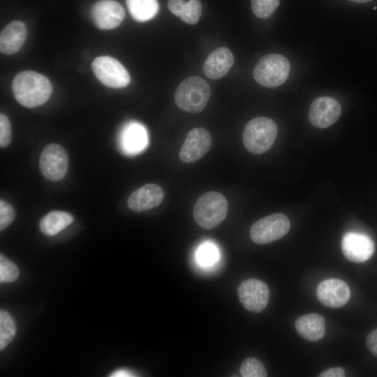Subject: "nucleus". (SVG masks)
<instances>
[{"mask_svg": "<svg viewBox=\"0 0 377 377\" xmlns=\"http://www.w3.org/2000/svg\"><path fill=\"white\" fill-rule=\"evenodd\" d=\"M212 137L206 129L198 127L191 129L186 135L179 150L180 160L191 163L202 158L210 149Z\"/></svg>", "mask_w": 377, "mask_h": 377, "instance_id": "obj_10", "label": "nucleus"}, {"mask_svg": "<svg viewBox=\"0 0 377 377\" xmlns=\"http://www.w3.org/2000/svg\"><path fill=\"white\" fill-rule=\"evenodd\" d=\"M12 140L11 124L8 118L3 113L0 114V146L1 148L8 146Z\"/></svg>", "mask_w": 377, "mask_h": 377, "instance_id": "obj_28", "label": "nucleus"}, {"mask_svg": "<svg viewBox=\"0 0 377 377\" xmlns=\"http://www.w3.org/2000/svg\"><path fill=\"white\" fill-rule=\"evenodd\" d=\"M320 377H343L345 376V371L341 367H332L323 371Z\"/></svg>", "mask_w": 377, "mask_h": 377, "instance_id": "obj_32", "label": "nucleus"}, {"mask_svg": "<svg viewBox=\"0 0 377 377\" xmlns=\"http://www.w3.org/2000/svg\"><path fill=\"white\" fill-rule=\"evenodd\" d=\"M96 77L105 86L123 88L131 82L126 68L116 59L108 56L96 57L91 64Z\"/></svg>", "mask_w": 377, "mask_h": 377, "instance_id": "obj_7", "label": "nucleus"}, {"mask_svg": "<svg viewBox=\"0 0 377 377\" xmlns=\"http://www.w3.org/2000/svg\"><path fill=\"white\" fill-rule=\"evenodd\" d=\"M295 329L304 339L317 341L325 334V325L323 317L318 313H308L299 317L295 322Z\"/></svg>", "mask_w": 377, "mask_h": 377, "instance_id": "obj_19", "label": "nucleus"}, {"mask_svg": "<svg viewBox=\"0 0 377 377\" xmlns=\"http://www.w3.org/2000/svg\"><path fill=\"white\" fill-rule=\"evenodd\" d=\"M12 89L20 105L33 108L44 104L50 98L52 87L45 75L33 71H24L14 77Z\"/></svg>", "mask_w": 377, "mask_h": 377, "instance_id": "obj_1", "label": "nucleus"}, {"mask_svg": "<svg viewBox=\"0 0 377 377\" xmlns=\"http://www.w3.org/2000/svg\"><path fill=\"white\" fill-rule=\"evenodd\" d=\"M226 198L216 191L205 193L196 200L193 215L196 223L202 228L212 230L226 219L228 214Z\"/></svg>", "mask_w": 377, "mask_h": 377, "instance_id": "obj_2", "label": "nucleus"}, {"mask_svg": "<svg viewBox=\"0 0 377 377\" xmlns=\"http://www.w3.org/2000/svg\"><path fill=\"white\" fill-rule=\"evenodd\" d=\"M239 302L249 311L259 313L267 306L269 299L268 286L257 279L243 281L237 288Z\"/></svg>", "mask_w": 377, "mask_h": 377, "instance_id": "obj_9", "label": "nucleus"}, {"mask_svg": "<svg viewBox=\"0 0 377 377\" xmlns=\"http://www.w3.org/2000/svg\"><path fill=\"white\" fill-rule=\"evenodd\" d=\"M201 13V2L199 0H190L186 3L180 18L185 23L195 24L198 22Z\"/></svg>", "mask_w": 377, "mask_h": 377, "instance_id": "obj_26", "label": "nucleus"}, {"mask_svg": "<svg viewBox=\"0 0 377 377\" xmlns=\"http://www.w3.org/2000/svg\"><path fill=\"white\" fill-rule=\"evenodd\" d=\"M341 249L344 256L350 261L362 263L369 260L374 252V243L367 235L349 232L341 241Z\"/></svg>", "mask_w": 377, "mask_h": 377, "instance_id": "obj_13", "label": "nucleus"}, {"mask_svg": "<svg viewBox=\"0 0 377 377\" xmlns=\"http://www.w3.org/2000/svg\"><path fill=\"white\" fill-rule=\"evenodd\" d=\"M316 295L323 305L330 308H339L348 302L350 292L348 286L343 281L330 279L318 285Z\"/></svg>", "mask_w": 377, "mask_h": 377, "instance_id": "obj_14", "label": "nucleus"}, {"mask_svg": "<svg viewBox=\"0 0 377 377\" xmlns=\"http://www.w3.org/2000/svg\"><path fill=\"white\" fill-rule=\"evenodd\" d=\"M234 64L231 51L221 47L212 52L203 65V72L209 79L217 80L225 76Z\"/></svg>", "mask_w": 377, "mask_h": 377, "instance_id": "obj_16", "label": "nucleus"}, {"mask_svg": "<svg viewBox=\"0 0 377 377\" xmlns=\"http://www.w3.org/2000/svg\"><path fill=\"white\" fill-rule=\"evenodd\" d=\"M15 219V210L13 207L4 201L0 200V230L7 228Z\"/></svg>", "mask_w": 377, "mask_h": 377, "instance_id": "obj_29", "label": "nucleus"}, {"mask_svg": "<svg viewBox=\"0 0 377 377\" xmlns=\"http://www.w3.org/2000/svg\"><path fill=\"white\" fill-rule=\"evenodd\" d=\"M16 325L11 315L6 311H0V350L4 349L13 339Z\"/></svg>", "mask_w": 377, "mask_h": 377, "instance_id": "obj_22", "label": "nucleus"}, {"mask_svg": "<svg viewBox=\"0 0 377 377\" xmlns=\"http://www.w3.org/2000/svg\"><path fill=\"white\" fill-rule=\"evenodd\" d=\"M290 71V64L286 57L279 54H268L258 61L253 75L259 84L275 88L286 81Z\"/></svg>", "mask_w": 377, "mask_h": 377, "instance_id": "obj_5", "label": "nucleus"}, {"mask_svg": "<svg viewBox=\"0 0 377 377\" xmlns=\"http://www.w3.org/2000/svg\"><path fill=\"white\" fill-rule=\"evenodd\" d=\"M210 95L208 83L198 76H191L179 84L175 93V101L182 110L198 113L206 107Z\"/></svg>", "mask_w": 377, "mask_h": 377, "instance_id": "obj_3", "label": "nucleus"}, {"mask_svg": "<svg viewBox=\"0 0 377 377\" xmlns=\"http://www.w3.org/2000/svg\"><path fill=\"white\" fill-rule=\"evenodd\" d=\"M68 167V154L61 145H47L42 151L39 158L40 172L47 179L57 182L66 174Z\"/></svg>", "mask_w": 377, "mask_h": 377, "instance_id": "obj_8", "label": "nucleus"}, {"mask_svg": "<svg viewBox=\"0 0 377 377\" xmlns=\"http://www.w3.org/2000/svg\"><path fill=\"white\" fill-rule=\"evenodd\" d=\"M290 227V221L285 214L274 213L256 221L251 227L250 237L256 244H269L285 236Z\"/></svg>", "mask_w": 377, "mask_h": 377, "instance_id": "obj_6", "label": "nucleus"}, {"mask_svg": "<svg viewBox=\"0 0 377 377\" xmlns=\"http://www.w3.org/2000/svg\"><path fill=\"white\" fill-rule=\"evenodd\" d=\"M74 221L73 215L63 211H52L43 217L39 223L40 231L54 236L64 230Z\"/></svg>", "mask_w": 377, "mask_h": 377, "instance_id": "obj_20", "label": "nucleus"}, {"mask_svg": "<svg viewBox=\"0 0 377 377\" xmlns=\"http://www.w3.org/2000/svg\"><path fill=\"white\" fill-rule=\"evenodd\" d=\"M165 196L163 188L156 184H147L133 192L127 200L130 209L142 212L158 206Z\"/></svg>", "mask_w": 377, "mask_h": 377, "instance_id": "obj_15", "label": "nucleus"}, {"mask_svg": "<svg viewBox=\"0 0 377 377\" xmlns=\"http://www.w3.org/2000/svg\"><path fill=\"white\" fill-rule=\"evenodd\" d=\"M120 142L126 152L140 151L147 143V133L145 128L137 122L127 124L121 132Z\"/></svg>", "mask_w": 377, "mask_h": 377, "instance_id": "obj_18", "label": "nucleus"}, {"mask_svg": "<svg viewBox=\"0 0 377 377\" xmlns=\"http://www.w3.org/2000/svg\"><path fill=\"white\" fill-rule=\"evenodd\" d=\"M341 112V105L336 99L329 96H320L316 98L311 104L309 119L315 127L325 128L337 121Z\"/></svg>", "mask_w": 377, "mask_h": 377, "instance_id": "obj_11", "label": "nucleus"}, {"mask_svg": "<svg viewBox=\"0 0 377 377\" xmlns=\"http://www.w3.org/2000/svg\"><path fill=\"white\" fill-rule=\"evenodd\" d=\"M131 17L138 22H146L154 17L158 12L157 0H126Z\"/></svg>", "mask_w": 377, "mask_h": 377, "instance_id": "obj_21", "label": "nucleus"}, {"mask_svg": "<svg viewBox=\"0 0 377 377\" xmlns=\"http://www.w3.org/2000/svg\"><path fill=\"white\" fill-rule=\"evenodd\" d=\"M280 0H251L253 14L261 19L269 17L279 6Z\"/></svg>", "mask_w": 377, "mask_h": 377, "instance_id": "obj_24", "label": "nucleus"}, {"mask_svg": "<svg viewBox=\"0 0 377 377\" xmlns=\"http://www.w3.org/2000/svg\"><path fill=\"white\" fill-rule=\"evenodd\" d=\"M186 3L184 0H169L168 6L169 10L175 15L180 17Z\"/></svg>", "mask_w": 377, "mask_h": 377, "instance_id": "obj_30", "label": "nucleus"}, {"mask_svg": "<svg viewBox=\"0 0 377 377\" xmlns=\"http://www.w3.org/2000/svg\"><path fill=\"white\" fill-rule=\"evenodd\" d=\"M239 372L242 377L267 376V371L263 364L253 357H248L242 362Z\"/></svg>", "mask_w": 377, "mask_h": 377, "instance_id": "obj_23", "label": "nucleus"}, {"mask_svg": "<svg viewBox=\"0 0 377 377\" xmlns=\"http://www.w3.org/2000/svg\"><path fill=\"white\" fill-rule=\"evenodd\" d=\"M367 345L371 353L377 357V328L368 334Z\"/></svg>", "mask_w": 377, "mask_h": 377, "instance_id": "obj_31", "label": "nucleus"}, {"mask_svg": "<svg viewBox=\"0 0 377 377\" xmlns=\"http://www.w3.org/2000/svg\"><path fill=\"white\" fill-rule=\"evenodd\" d=\"M348 1H353V2H355V3H367V2H369L372 0H348Z\"/></svg>", "mask_w": 377, "mask_h": 377, "instance_id": "obj_34", "label": "nucleus"}, {"mask_svg": "<svg viewBox=\"0 0 377 377\" xmlns=\"http://www.w3.org/2000/svg\"><path fill=\"white\" fill-rule=\"evenodd\" d=\"M218 256L216 246L211 243H205L199 247L197 252V260L200 265L209 266L217 260Z\"/></svg>", "mask_w": 377, "mask_h": 377, "instance_id": "obj_27", "label": "nucleus"}, {"mask_svg": "<svg viewBox=\"0 0 377 377\" xmlns=\"http://www.w3.org/2000/svg\"><path fill=\"white\" fill-rule=\"evenodd\" d=\"M20 275L17 265L3 255L0 256V281L10 283L16 281Z\"/></svg>", "mask_w": 377, "mask_h": 377, "instance_id": "obj_25", "label": "nucleus"}, {"mask_svg": "<svg viewBox=\"0 0 377 377\" xmlns=\"http://www.w3.org/2000/svg\"><path fill=\"white\" fill-rule=\"evenodd\" d=\"M277 133V126L272 119L256 117L246 124L243 132V142L251 153L261 154L272 147Z\"/></svg>", "mask_w": 377, "mask_h": 377, "instance_id": "obj_4", "label": "nucleus"}, {"mask_svg": "<svg viewBox=\"0 0 377 377\" xmlns=\"http://www.w3.org/2000/svg\"><path fill=\"white\" fill-rule=\"evenodd\" d=\"M110 376L112 377H124V376H133L131 372L125 369H118L114 371Z\"/></svg>", "mask_w": 377, "mask_h": 377, "instance_id": "obj_33", "label": "nucleus"}, {"mask_svg": "<svg viewBox=\"0 0 377 377\" xmlns=\"http://www.w3.org/2000/svg\"><path fill=\"white\" fill-rule=\"evenodd\" d=\"M27 35V26L23 22L14 20L10 22L1 32V52L12 54L19 51L25 42Z\"/></svg>", "mask_w": 377, "mask_h": 377, "instance_id": "obj_17", "label": "nucleus"}, {"mask_svg": "<svg viewBox=\"0 0 377 377\" xmlns=\"http://www.w3.org/2000/svg\"><path fill=\"white\" fill-rule=\"evenodd\" d=\"M91 15L94 24L108 30L118 27L125 17V10L114 0H99L92 6Z\"/></svg>", "mask_w": 377, "mask_h": 377, "instance_id": "obj_12", "label": "nucleus"}]
</instances>
